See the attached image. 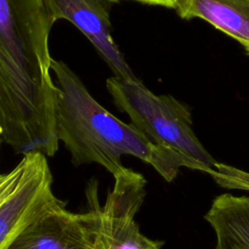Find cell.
Segmentation results:
<instances>
[{"instance_id":"obj_3","label":"cell","mask_w":249,"mask_h":249,"mask_svg":"<svg viewBox=\"0 0 249 249\" xmlns=\"http://www.w3.org/2000/svg\"><path fill=\"white\" fill-rule=\"evenodd\" d=\"M106 88L118 110L153 143L181 153L204 165L208 174L217 162L193 129L190 109L171 95H157L137 78L111 76Z\"/></svg>"},{"instance_id":"obj_10","label":"cell","mask_w":249,"mask_h":249,"mask_svg":"<svg viewBox=\"0 0 249 249\" xmlns=\"http://www.w3.org/2000/svg\"><path fill=\"white\" fill-rule=\"evenodd\" d=\"M209 175L222 188L249 191V172L239 168L217 161Z\"/></svg>"},{"instance_id":"obj_9","label":"cell","mask_w":249,"mask_h":249,"mask_svg":"<svg viewBox=\"0 0 249 249\" xmlns=\"http://www.w3.org/2000/svg\"><path fill=\"white\" fill-rule=\"evenodd\" d=\"M204 219L215 233V249H249V196L220 195Z\"/></svg>"},{"instance_id":"obj_13","label":"cell","mask_w":249,"mask_h":249,"mask_svg":"<svg viewBox=\"0 0 249 249\" xmlns=\"http://www.w3.org/2000/svg\"><path fill=\"white\" fill-rule=\"evenodd\" d=\"M1 144H2V140L0 139V149H1Z\"/></svg>"},{"instance_id":"obj_7","label":"cell","mask_w":249,"mask_h":249,"mask_svg":"<svg viewBox=\"0 0 249 249\" xmlns=\"http://www.w3.org/2000/svg\"><path fill=\"white\" fill-rule=\"evenodd\" d=\"M115 0H43L53 23L64 19L77 27L106 62L113 76L136 79L112 36L110 9Z\"/></svg>"},{"instance_id":"obj_8","label":"cell","mask_w":249,"mask_h":249,"mask_svg":"<svg viewBox=\"0 0 249 249\" xmlns=\"http://www.w3.org/2000/svg\"><path fill=\"white\" fill-rule=\"evenodd\" d=\"M184 19L200 18L236 40L249 55V0H177Z\"/></svg>"},{"instance_id":"obj_11","label":"cell","mask_w":249,"mask_h":249,"mask_svg":"<svg viewBox=\"0 0 249 249\" xmlns=\"http://www.w3.org/2000/svg\"><path fill=\"white\" fill-rule=\"evenodd\" d=\"M24 169V159L18 161V163L7 173H0V203L8 196V194L15 187L16 183L19 179Z\"/></svg>"},{"instance_id":"obj_2","label":"cell","mask_w":249,"mask_h":249,"mask_svg":"<svg viewBox=\"0 0 249 249\" xmlns=\"http://www.w3.org/2000/svg\"><path fill=\"white\" fill-rule=\"evenodd\" d=\"M51 71L58 89L56 135L75 165L97 163L115 177L125 168L122 157L132 156L152 165L167 182L176 178L181 167L208 173L198 161L153 143L131 124L115 117L93 98L64 61L53 58Z\"/></svg>"},{"instance_id":"obj_6","label":"cell","mask_w":249,"mask_h":249,"mask_svg":"<svg viewBox=\"0 0 249 249\" xmlns=\"http://www.w3.org/2000/svg\"><path fill=\"white\" fill-rule=\"evenodd\" d=\"M22 158V174L0 203V249H8L39 214L58 200L52 189L53 175L47 157L30 153Z\"/></svg>"},{"instance_id":"obj_5","label":"cell","mask_w":249,"mask_h":249,"mask_svg":"<svg viewBox=\"0 0 249 249\" xmlns=\"http://www.w3.org/2000/svg\"><path fill=\"white\" fill-rule=\"evenodd\" d=\"M103 205L97 203L102 249H161L163 242L145 236L135 222L146 196V179L125 167L114 177Z\"/></svg>"},{"instance_id":"obj_12","label":"cell","mask_w":249,"mask_h":249,"mask_svg":"<svg viewBox=\"0 0 249 249\" xmlns=\"http://www.w3.org/2000/svg\"><path fill=\"white\" fill-rule=\"evenodd\" d=\"M134 1L141 2L143 4L162 6L165 8H172V9H175L177 5V0H134Z\"/></svg>"},{"instance_id":"obj_4","label":"cell","mask_w":249,"mask_h":249,"mask_svg":"<svg viewBox=\"0 0 249 249\" xmlns=\"http://www.w3.org/2000/svg\"><path fill=\"white\" fill-rule=\"evenodd\" d=\"M88 197L89 210L84 213L68 211L58 199L39 214L8 249H102L95 186Z\"/></svg>"},{"instance_id":"obj_1","label":"cell","mask_w":249,"mask_h":249,"mask_svg":"<svg viewBox=\"0 0 249 249\" xmlns=\"http://www.w3.org/2000/svg\"><path fill=\"white\" fill-rule=\"evenodd\" d=\"M53 25L43 0H0V139L22 156L58 150Z\"/></svg>"}]
</instances>
